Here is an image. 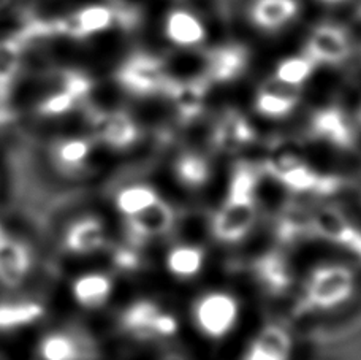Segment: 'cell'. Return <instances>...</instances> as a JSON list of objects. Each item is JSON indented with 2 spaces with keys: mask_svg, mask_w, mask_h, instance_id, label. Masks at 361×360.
Instances as JSON below:
<instances>
[{
  "mask_svg": "<svg viewBox=\"0 0 361 360\" xmlns=\"http://www.w3.org/2000/svg\"><path fill=\"white\" fill-rule=\"evenodd\" d=\"M173 224H175V211L169 203L159 200L143 213L130 217L128 229H130V234L140 236V239H149V236L166 234L173 227Z\"/></svg>",
  "mask_w": 361,
  "mask_h": 360,
  "instance_id": "obj_16",
  "label": "cell"
},
{
  "mask_svg": "<svg viewBox=\"0 0 361 360\" xmlns=\"http://www.w3.org/2000/svg\"><path fill=\"white\" fill-rule=\"evenodd\" d=\"M197 329L208 338H224L235 329L240 319V304L235 295L224 291L203 294L192 310Z\"/></svg>",
  "mask_w": 361,
  "mask_h": 360,
  "instance_id": "obj_3",
  "label": "cell"
},
{
  "mask_svg": "<svg viewBox=\"0 0 361 360\" xmlns=\"http://www.w3.org/2000/svg\"><path fill=\"white\" fill-rule=\"evenodd\" d=\"M165 92H169L173 100H175L180 118L193 119L203 110L206 99V81L192 80L185 83H176L170 80Z\"/></svg>",
  "mask_w": 361,
  "mask_h": 360,
  "instance_id": "obj_19",
  "label": "cell"
},
{
  "mask_svg": "<svg viewBox=\"0 0 361 360\" xmlns=\"http://www.w3.org/2000/svg\"><path fill=\"white\" fill-rule=\"evenodd\" d=\"M165 37L179 48L198 47L206 38V29L197 15L184 8L169 13L165 19Z\"/></svg>",
  "mask_w": 361,
  "mask_h": 360,
  "instance_id": "obj_9",
  "label": "cell"
},
{
  "mask_svg": "<svg viewBox=\"0 0 361 360\" xmlns=\"http://www.w3.org/2000/svg\"><path fill=\"white\" fill-rule=\"evenodd\" d=\"M292 354V338L282 327H265L249 346L244 360H288Z\"/></svg>",
  "mask_w": 361,
  "mask_h": 360,
  "instance_id": "obj_13",
  "label": "cell"
},
{
  "mask_svg": "<svg viewBox=\"0 0 361 360\" xmlns=\"http://www.w3.org/2000/svg\"><path fill=\"white\" fill-rule=\"evenodd\" d=\"M247 67V51L240 44L216 48L208 57V73L217 83H231L240 78Z\"/></svg>",
  "mask_w": 361,
  "mask_h": 360,
  "instance_id": "obj_12",
  "label": "cell"
},
{
  "mask_svg": "<svg viewBox=\"0 0 361 360\" xmlns=\"http://www.w3.org/2000/svg\"><path fill=\"white\" fill-rule=\"evenodd\" d=\"M320 2H324V4H330V5H336V4L344 2V0H320Z\"/></svg>",
  "mask_w": 361,
  "mask_h": 360,
  "instance_id": "obj_33",
  "label": "cell"
},
{
  "mask_svg": "<svg viewBox=\"0 0 361 360\" xmlns=\"http://www.w3.org/2000/svg\"><path fill=\"white\" fill-rule=\"evenodd\" d=\"M255 217V202H235L227 198L212 221V234L225 243H236L252 230Z\"/></svg>",
  "mask_w": 361,
  "mask_h": 360,
  "instance_id": "obj_5",
  "label": "cell"
},
{
  "mask_svg": "<svg viewBox=\"0 0 361 360\" xmlns=\"http://www.w3.org/2000/svg\"><path fill=\"white\" fill-rule=\"evenodd\" d=\"M255 138V131L250 122L238 113H228L219 121L214 128V146L225 152H236L250 145Z\"/></svg>",
  "mask_w": 361,
  "mask_h": 360,
  "instance_id": "obj_11",
  "label": "cell"
},
{
  "mask_svg": "<svg viewBox=\"0 0 361 360\" xmlns=\"http://www.w3.org/2000/svg\"><path fill=\"white\" fill-rule=\"evenodd\" d=\"M78 102L80 99L61 81V85L57 86L54 91H49L40 102H38V113H40L42 116L59 118L72 112L73 108L78 105Z\"/></svg>",
  "mask_w": 361,
  "mask_h": 360,
  "instance_id": "obj_29",
  "label": "cell"
},
{
  "mask_svg": "<svg viewBox=\"0 0 361 360\" xmlns=\"http://www.w3.org/2000/svg\"><path fill=\"white\" fill-rule=\"evenodd\" d=\"M114 263L124 270H132L138 265V257L135 256L132 251L128 249H119L114 254Z\"/></svg>",
  "mask_w": 361,
  "mask_h": 360,
  "instance_id": "obj_32",
  "label": "cell"
},
{
  "mask_svg": "<svg viewBox=\"0 0 361 360\" xmlns=\"http://www.w3.org/2000/svg\"><path fill=\"white\" fill-rule=\"evenodd\" d=\"M160 200L156 189L149 188L145 184H133L128 188L122 189L118 196H116V208L119 213L124 215L127 220L138 216L147 208H151L154 203Z\"/></svg>",
  "mask_w": 361,
  "mask_h": 360,
  "instance_id": "obj_24",
  "label": "cell"
},
{
  "mask_svg": "<svg viewBox=\"0 0 361 360\" xmlns=\"http://www.w3.org/2000/svg\"><path fill=\"white\" fill-rule=\"evenodd\" d=\"M105 227L95 217L76 221L66 235V246L75 254H92L105 244Z\"/></svg>",
  "mask_w": 361,
  "mask_h": 360,
  "instance_id": "obj_17",
  "label": "cell"
},
{
  "mask_svg": "<svg viewBox=\"0 0 361 360\" xmlns=\"http://www.w3.org/2000/svg\"><path fill=\"white\" fill-rule=\"evenodd\" d=\"M4 235H5V232H4V230H2V227H0V239H2Z\"/></svg>",
  "mask_w": 361,
  "mask_h": 360,
  "instance_id": "obj_34",
  "label": "cell"
},
{
  "mask_svg": "<svg viewBox=\"0 0 361 360\" xmlns=\"http://www.w3.org/2000/svg\"><path fill=\"white\" fill-rule=\"evenodd\" d=\"M38 352L43 360H78L80 356L78 344L66 333H49L42 340Z\"/></svg>",
  "mask_w": 361,
  "mask_h": 360,
  "instance_id": "obj_30",
  "label": "cell"
},
{
  "mask_svg": "<svg viewBox=\"0 0 361 360\" xmlns=\"http://www.w3.org/2000/svg\"><path fill=\"white\" fill-rule=\"evenodd\" d=\"M95 135L103 143L116 148V150H126L138 140V126L127 113L113 112L103 113L94 121Z\"/></svg>",
  "mask_w": 361,
  "mask_h": 360,
  "instance_id": "obj_8",
  "label": "cell"
},
{
  "mask_svg": "<svg viewBox=\"0 0 361 360\" xmlns=\"http://www.w3.org/2000/svg\"><path fill=\"white\" fill-rule=\"evenodd\" d=\"M90 141L82 137L63 138L56 143L53 156L62 170H78L90 156Z\"/></svg>",
  "mask_w": 361,
  "mask_h": 360,
  "instance_id": "obj_27",
  "label": "cell"
},
{
  "mask_svg": "<svg viewBox=\"0 0 361 360\" xmlns=\"http://www.w3.org/2000/svg\"><path fill=\"white\" fill-rule=\"evenodd\" d=\"M350 54V38L334 24H320L306 43V56L315 64H341Z\"/></svg>",
  "mask_w": 361,
  "mask_h": 360,
  "instance_id": "obj_6",
  "label": "cell"
},
{
  "mask_svg": "<svg viewBox=\"0 0 361 360\" xmlns=\"http://www.w3.org/2000/svg\"><path fill=\"white\" fill-rule=\"evenodd\" d=\"M353 287H355V276L349 267L341 263L320 265L309 275L305 301L307 308L330 310L349 300Z\"/></svg>",
  "mask_w": 361,
  "mask_h": 360,
  "instance_id": "obj_2",
  "label": "cell"
},
{
  "mask_svg": "<svg viewBox=\"0 0 361 360\" xmlns=\"http://www.w3.org/2000/svg\"><path fill=\"white\" fill-rule=\"evenodd\" d=\"M175 175L187 188H202L211 176V167L200 154L185 152L176 160Z\"/></svg>",
  "mask_w": 361,
  "mask_h": 360,
  "instance_id": "obj_25",
  "label": "cell"
},
{
  "mask_svg": "<svg viewBox=\"0 0 361 360\" xmlns=\"http://www.w3.org/2000/svg\"><path fill=\"white\" fill-rule=\"evenodd\" d=\"M288 89L292 88H267L259 92L255 99V108L262 116L281 119L288 116L298 104V97Z\"/></svg>",
  "mask_w": 361,
  "mask_h": 360,
  "instance_id": "obj_23",
  "label": "cell"
},
{
  "mask_svg": "<svg viewBox=\"0 0 361 360\" xmlns=\"http://www.w3.org/2000/svg\"><path fill=\"white\" fill-rule=\"evenodd\" d=\"M44 314V308L35 301L0 304V330H15L34 324Z\"/></svg>",
  "mask_w": 361,
  "mask_h": 360,
  "instance_id": "obj_26",
  "label": "cell"
},
{
  "mask_svg": "<svg viewBox=\"0 0 361 360\" xmlns=\"http://www.w3.org/2000/svg\"><path fill=\"white\" fill-rule=\"evenodd\" d=\"M298 0H254L250 21L262 30H279L298 16Z\"/></svg>",
  "mask_w": 361,
  "mask_h": 360,
  "instance_id": "obj_10",
  "label": "cell"
},
{
  "mask_svg": "<svg viewBox=\"0 0 361 360\" xmlns=\"http://www.w3.org/2000/svg\"><path fill=\"white\" fill-rule=\"evenodd\" d=\"M268 170L276 179L295 192H314V194H331L338 189V179L320 175L300 154L290 150L276 151L268 160Z\"/></svg>",
  "mask_w": 361,
  "mask_h": 360,
  "instance_id": "obj_1",
  "label": "cell"
},
{
  "mask_svg": "<svg viewBox=\"0 0 361 360\" xmlns=\"http://www.w3.org/2000/svg\"><path fill=\"white\" fill-rule=\"evenodd\" d=\"M119 85L135 95H152L165 92L169 76L164 64L149 54H135L118 70Z\"/></svg>",
  "mask_w": 361,
  "mask_h": 360,
  "instance_id": "obj_4",
  "label": "cell"
},
{
  "mask_svg": "<svg viewBox=\"0 0 361 360\" xmlns=\"http://www.w3.org/2000/svg\"><path fill=\"white\" fill-rule=\"evenodd\" d=\"M255 273L269 292L279 294L288 289L290 282H292V275L286 259L282 256L269 253L262 256L259 260L255 262Z\"/></svg>",
  "mask_w": 361,
  "mask_h": 360,
  "instance_id": "obj_22",
  "label": "cell"
},
{
  "mask_svg": "<svg viewBox=\"0 0 361 360\" xmlns=\"http://www.w3.org/2000/svg\"><path fill=\"white\" fill-rule=\"evenodd\" d=\"M204 265V253L195 244H176L165 256V267L169 273L180 280L197 276Z\"/></svg>",
  "mask_w": 361,
  "mask_h": 360,
  "instance_id": "obj_21",
  "label": "cell"
},
{
  "mask_svg": "<svg viewBox=\"0 0 361 360\" xmlns=\"http://www.w3.org/2000/svg\"><path fill=\"white\" fill-rule=\"evenodd\" d=\"M166 360H180V359H176V357H173V359H166Z\"/></svg>",
  "mask_w": 361,
  "mask_h": 360,
  "instance_id": "obj_35",
  "label": "cell"
},
{
  "mask_svg": "<svg viewBox=\"0 0 361 360\" xmlns=\"http://www.w3.org/2000/svg\"><path fill=\"white\" fill-rule=\"evenodd\" d=\"M116 21L114 8L103 4L81 6L63 19V32L73 38H87L108 30Z\"/></svg>",
  "mask_w": 361,
  "mask_h": 360,
  "instance_id": "obj_7",
  "label": "cell"
},
{
  "mask_svg": "<svg viewBox=\"0 0 361 360\" xmlns=\"http://www.w3.org/2000/svg\"><path fill=\"white\" fill-rule=\"evenodd\" d=\"M315 67H317V64L306 54L287 57V59L277 64L274 73L276 81L286 88H298L311 78Z\"/></svg>",
  "mask_w": 361,
  "mask_h": 360,
  "instance_id": "obj_28",
  "label": "cell"
},
{
  "mask_svg": "<svg viewBox=\"0 0 361 360\" xmlns=\"http://www.w3.org/2000/svg\"><path fill=\"white\" fill-rule=\"evenodd\" d=\"M312 131L317 137L339 148L350 146L353 141L352 128L347 122L345 114L333 107L324 108L314 114Z\"/></svg>",
  "mask_w": 361,
  "mask_h": 360,
  "instance_id": "obj_15",
  "label": "cell"
},
{
  "mask_svg": "<svg viewBox=\"0 0 361 360\" xmlns=\"http://www.w3.org/2000/svg\"><path fill=\"white\" fill-rule=\"evenodd\" d=\"M162 313L152 301H135L122 314V325L137 337H159L157 329Z\"/></svg>",
  "mask_w": 361,
  "mask_h": 360,
  "instance_id": "obj_20",
  "label": "cell"
},
{
  "mask_svg": "<svg viewBox=\"0 0 361 360\" xmlns=\"http://www.w3.org/2000/svg\"><path fill=\"white\" fill-rule=\"evenodd\" d=\"M30 267V254L23 243L4 235L0 239V281L16 286L24 280Z\"/></svg>",
  "mask_w": 361,
  "mask_h": 360,
  "instance_id": "obj_14",
  "label": "cell"
},
{
  "mask_svg": "<svg viewBox=\"0 0 361 360\" xmlns=\"http://www.w3.org/2000/svg\"><path fill=\"white\" fill-rule=\"evenodd\" d=\"M113 292V281L103 273H85L72 284V295L76 304L85 308L105 305Z\"/></svg>",
  "mask_w": 361,
  "mask_h": 360,
  "instance_id": "obj_18",
  "label": "cell"
},
{
  "mask_svg": "<svg viewBox=\"0 0 361 360\" xmlns=\"http://www.w3.org/2000/svg\"><path fill=\"white\" fill-rule=\"evenodd\" d=\"M257 175L252 167L243 164L233 172L228 186V200L255 202Z\"/></svg>",
  "mask_w": 361,
  "mask_h": 360,
  "instance_id": "obj_31",
  "label": "cell"
}]
</instances>
